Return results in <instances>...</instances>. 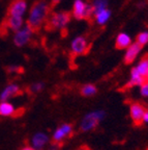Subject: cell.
<instances>
[{
    "label": "cell",
    "instance_id": "obj_1",
    "mask_svg": "<svg viewBox=\"0 0 148 150\" xmlns=\"http://www.w3.org/2000/svg\"><path fill=\"white\" fill-rule=\"evenodd\" d=\"M50 4L46 0H39L35 2L31 7L29 16L27 19V25L32 29L33 31L38 30L45 24L50 16Z\"/></svg>",
    "mask_w": 148,
    "mask_h": 150
},
{
    "label": "cell",
    "instance_id": "obj_2",
    "mask_svg": "<svg viewBox=\"0 0 148 150\" xmlns=\"http://www.w3.org/2000/svg\"><path fill=\"white\" fill-rule=\"evenodd\" d=\"M107 112L105 110H94L87 112L80 121L79 128L82 132H89L96 128L106 119Z\"/></svg>",
    "mask_w": 148,
    "mask_h": 150
},
{
    "label": "cell",
    "instance_id": "obj_3",
    "mask_svg": "<svg viewBox=\"0 0 148 150\" xmlns=\"http://www.w3.org/2000/svg\"><path fill=\"white\" fill-rule=\"evenodd\" d=\"M72 14L68 12H55L49 16L46 22V28L48 30H63L70 23Z\"/></svg>",
    "mask_w": 148,
    "mask_h": 150
},
{
    "label": "cell",
    "instance_id": "obj_4",
    "mask_svg": "<svg viewBox=\"0 0 148 150\" xmlns=\"http://www.w3.org/2000/svg\"><path fill=\"white\" fill-rule=\"evenodd\" d=\"M72 16L77 20H89L93 17L92 5L88 4L83 0H76L74 2Z\"/></svg>",
    "mask_w": 148,
    "mask_h": 150
},
{
    "label": "cell",
    "instance_id": "obj_5",
    "mask_svg": "<svg viewBox=\"0 0 148 150\" xmlns=\"http://www.w3.org/2000/svg\"><path fill=\"white\" fill-rule=\"evenodd\" d=\"M73 132H74V126L72 123H62L53 131L51 140L54 144L58 145V144L62 143L65 139L70 138Z\"/></svg>",
    "mask_w": 148,
    "mask_h": 150
},
{
    "label": "cell",
    "instance_id": "obj_6",
    "mask_svg": "<svg viewBox=\"0 0 148 150\" xmlns=\"http://www.w3.org/2000/svg\"><path fill=\"white\" fill-rule=\"evenodd\" d=\"M33 33H34V31L26 24V25L23 26L20 30L15 33L14 44L16 45L17 47H23V46H25V45H27L28 43H29V41L31 40V37H32Z\"/></svg>",
    "mask_w": 148,
    "mask_h": 150
},
{
    "label": "cell",
    "instance_id": "obj_7",
    "mask_svg": "<svg viewBox=\"0 0 148 150\" xmlns=\"http://www.w3.org/2000/svg\"><path fill=\"white\" fill-rule=\"evenodd\" d=\"M130 117L135 125H141L143 123V117L146 112L145 106L140 102H133L130 104Z\"/></svg>",
    "mask_w": 148,
    "mask_h": 150
},
{
    "label": "cell",
    "instance_id": "obj_8",
    "mask_svg": "<svg viewBox=\"0 0 148 150\" xmlns=\"http://www.w3.org/2000/svg\"><path fill=\"white\" fill-rule=\"evenodd\" d=\"M50 140L51 139H50L49 134H46L45 131H37L31 137L30 146L34 150H44L51 142Z\"/></svg>",
    "mask_w": 148,
    "mask_h": 150
},
{
    "label": "cell",
    "instance_id": "obj_9",
    "mask_svg": "<svg viewBox=\"0 0 148 150\" xmlns=\"http://www.w3.org/2000/svg\"><path fill=\"white\" fill-rule=\"evenodd\" d=\"M87 51L88 43L85 38L83 35H79V37L75 38L72 44H71V52H72V54H74L75 56H78L85 54Z\"/></svg>",
    "mask_w": 148,
    "mask_h": 150
},
{
    "label": "cell",
    "instance_id": "obj_10",
    "mask_svg": "<svg viewBox=\"0 0 148 150\" xmlns=\"http://www.w3.org/2000/svg\"><path fill=\"white\" fill-rule=\"evenodd\" d=\"M27 9L26 0H14L8 6L7 15L14 17H22Z\"/></svg>",
    "mask_w": 148,
    "mask_h": 150
},
{
    "label": "cell",
    "instance_id": "obj_11",
    "mask_svg": "<svg viewBox=\"0 0 148 150\" xmlns=\"http://www.w3.org/2000/svg\"><path fill=\"white\" fill-rule=\"evenodd\" d=\"M21 94V88L17 83H9L0 93V102L1 101H9L13 97H16Z\"/></svg>",
    "mask_w": 148,
    "mask_h": 150
},
{
    "label": "cell",
    "instance_id": "obj_12",
    "mask_svg": "<svg viewBox=\"0 0 148 150\" xmlns=\"http://www.w3.org/2000/svg\"><path fill=\"white\" fill-rule=\"evenodd\" d=\"M141 49H142V47L140 46L139 44H137L136 42L132 43L131 46L128 47L126 49V51H125L124 59H123L124 64L131 65V64L134 63L137 57H138V55L140 54V52H141Z\"/></svg>",
    "mask_w": 148,
    "mask_h": 150
},
{
    "label": "cell",
    "instance_id": "obj_13",
    "mask_svg": "<svg viewBox=\"0 0 148 150\" xmlns=\"http://www.w3.org/2000/svg\"><path fill=\"white\" fill-rule=\"evenodd\" d=\"M24 20L22 17H14V16H7V18L5 19L3 26L5 27V29H10V30L17 33L18 30H20L23 27Z\"/></svg>",
    "mask_w": 148,
    "mask_h": 150
},
{
    "label": "cell",
    "instance_id": "obj_14",
    "mask_svg": "<svg viewBox=\"0 0 148 150\" xmlns=\"http://www.w3.org/2000/svg\"><path fill=\"white\" fill-rule=\"evenodd\" d=\"M145 82V78L143 76L138 73V71L136 70V68H132L131 70V75H130V79L127 81L125 88H134V87H140Z\"/></svg>",
    "mask_w": 148,
    "mask_h": 150
},
{
    "label": "cell",
    "instance_id": "obj_15",
    "mask_svg": "<svg viewBox=\"0 0 148 150\" xmlns=\"http://www.w3.org/2000/svg\"><path fill=\"white\" fill-rule=\"evenodd\" d=\"M16 108L12 102H9V101H1L0 102V117H13L16 115Z\"/></svg>",
    "mask_w": 148,
    "mask_h": 150
},
{
    "label": "cell",
    "instance_id": "obj_16",
    "mask_svg": "<svg viewBox=\"0 0 148 150\" xmlns=\"http://www.w3.org/2000/svg\"><path fill=\"white\" fill-rule=\"evenodd\" d=\"M132 44V39L127 33H120L116 38V42H115V47L117 49H127L128 47Z\"/></svg>",
    "mask_w": 148,
    "mask_h": 150
},
{
    "label": "cell",
    "instance_id": "obj_17",
    "mask_svg": "<svg viewBox=\"0 0 148 150\" xmlns=\"http://www.w3.org/2000/svg\"><path fill=\"white\" fill-rule=\"evenodd\" d=\"M93 17H94L95 21H96V23L98 24V25H104V24L110 19V17H111V11H110L109 8L103 9L101 12L94 14Z\"/></svg>",
    "mask_w": 148,
    "mask_h": 150
},
{
    "label": "cell",
    "instance_id": "obj_18",
    "mask_svg": "<svg viewBox=\"0 0 148 150\" xmlns=\"http://www.w3.org/2000/svg\"><path fill=\"white\" fill-rule=\"evenodd\" d=\"M135 68L141 76L145 77V75L148 73V55H144Z\"/></svg>",
    "mask_w": 148,
    "mask_h": 150
},
{
    "label": "cell",
    "instance_id": "obj_19",
    "mask_svg": "<svg viewBox=\"0 0 148 150\" xmlns=\"http://www.w3.org/2000/svg\"><path fill=\"white\" fill-rule=\"evenodd\" d=\"M97 93V88L92 83H87L84 84L83 87L80 89V94L84 97H92L96 95Z\"/></svg>",
    "mask_w": 148,
    "mask_h": 150
},
{
    "label": "cell",
    "instance_id": "obj_20",
    "mask_svg": "<svg viewBox=\"0 0 148 150\" xmlns=\"http://www.w3.org/2000/svg\"><path fill=\"white\" fill-rule=\"evenodd\" d=\"M108 2H109V0H94L91 4L93 8V16H94V14L101 12L103 9L108 8Z\"/></svg>",
    "mask_w": 148,
    "mask_h": 150
},
{
    "label": "cell",
    "instance_id": "obj_21",
    "mask_svg": "<svg viewBox=\"0 0 148 150\" xmlns=\"http://www.w3.org/2000/svg\"><path fill=\"white\" fill-rule=\"evenodd\" d=\"M45 89V83L43 81H37L28 87V92L30 94H38Z\"/></svg>",
    "mask_w": 148,
    "mask_h": 150
},
{
    "label": "cell",
    "instance_id": "obj_22",
    "mask_svg": "<svg viewBox=\"0 0 148 150\" xmlns=\"http://www.w3.org/2000/svg\"><path fill=\"white\" fill-rule=\"evenodd\" d=\"M136 43L139 44L141 47L148 44V31H142L136 38Z\"/></svg>",
    "mask_w": 148,
    "mask_h": 150
},
{
    "label": "cell",
    "instance_id": "obj_23",
    "mask_svg": "<svg viewBox=\"0 0 148 150\" xmlns=\"http://www.w3.org/2000/svg\"><path fill=\"white\" fill-rule=\"evenodd\" d=\"M139 88H140V95L143 98H148V82L145 81Z\"/></svg>",
    "mask_w": 148,
    "mask_h": 150
},
{
    "label": "cell",
    "instance_id": "obj_24",
    "mask_svg": "<svg viewBox=\"0 0 148 150\" xmlns=\"http://www.w3.org/2000/svg\"><path fill=\"white\" fill-rule=\"evenodd\" d=\"M20 70V71H22V69L19 67V66H9L8 68H7V71L8 72H10V73H18V71Z\"/></svg>",
    "mask_w": 148,
    "mask_h": 150
},
{
    "label": "cell",
    "instance_id": "obj_25",
    "mask_svg": "<svg viewBox=\"0 0 148 150\" xmlns=\"http://www.w3.org/2000/svg\"><path fill=\"white\" fill-rule=\"evenodd\" d=\"M61 0H50V6L51 7H54L58 4V3L60 2Z\"/></svg>",
    "mask_w": 148,
    "mask_h": 150
},
{
    "label": "cell",
    "instance_id": "obj_26",
    "mask_svg": "<svg viewBox=\"0 0 148 150\" xmlns=\"http://www.w3.org/2000/svg\"><path fill=\"white\" fill-rule=\"evenodd\" d=\"M143 123H146V124H148V110H146L145 114H144V117H143Z\"/></svg>",
    "mask_w": 148,
    "mask_h": 150
},
{
    "label": "cell",
    "instance_id": "obj_27",
    "mask_svg": "<svg viewBox=\"0 0 148 150\" xmlns=\"http://www.w3.org/2000/svg\"><path fill=\"white\" fill-rule=\"evenodd\" d=\"M20 150H34V149H33L30 145H26V146H24V147H22Z\"/></svg>",
    "mask_w": 148,
    "mask_h": 150
},
{
    "label": "cell",
    "instance_id": "obj_28",
    "mask_svg": "<svg viewBox=\"0 0 148 150\" xmlns=\"http://www.w3.org/2000/svg\"><path fill=\"white\" fill-rule=\"evenodd\" d=\"M144 78H145V81H147V82H148V73L145 75V77H144Z\"/></svg>",
    "mask_w": 148,
    "mask_h": 150
}]
</instances>
